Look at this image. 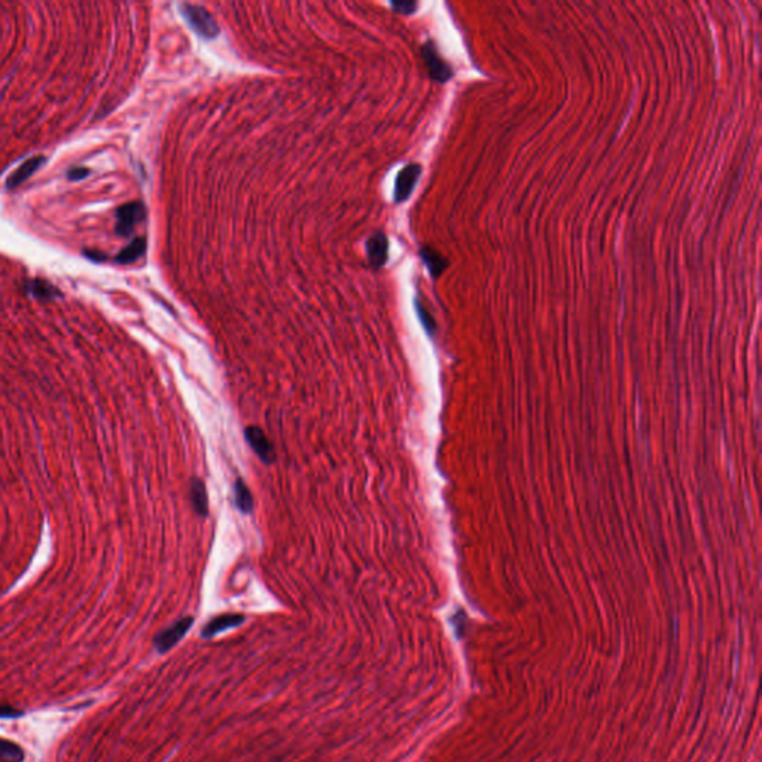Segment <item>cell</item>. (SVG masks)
Listing matches in <instances>:
<instances>
[{
    "label": "cell",
    "instance_id": "5b68a950",
    "mask_svg": "<svg viewBox=\"0 0 762 762\" xmlns=\"http://www.w3.org/2000/svg\"><path fill=\"white\" fill-rule=\"evenodd\" d=\"M420 175H422V165L420 164H408L401 170L395 182V203H404L410 199Z\"/></svg>",
    "mask_w": 762,
    "mask_h": 762
},
{
    "label": "cell",
    "instance_id": "5bb4252c",
    "mask_svg": "<svg viewBox=\"0 0 762 762\" xmlns=\"http://www.w3.org/2000/svg\"><path fill=\"white\" fill-rule=\"evenodd\" d=\"M23 749L14 742L0 739V762H23Z\"/></svg>",
    "mask_w": 762,
    "mask_h": 762
},
{
    "label": "cell",
    "instance_id": "7a4b0ae2",
    "mask_svg": "<svg viewBox=\"0 0 762 762\" xmlns=\"http://www.w3.org/2000/svg\"><path fill=\"white\" fill-rule=\"evenodd\" d=\"M144 215H146V208L140 201L124 204L116 212L115 232L121 237H128L135 231L137 223L144 219Z\"/></svg>",
    "mask_w": 762,
    "mask_h": 762
},
{
    "label": "cell",
    "instance_id": "2e32d148",
    "mask_svg": "<svg viewBox=\"0 0 762 762\" xmlns=\"http://www.w3.org/2000/svg\"><path fill=\"white\" fill-rule=\"evenodd\" d=\"M392 8L396 12H401V14L408 15L417 9V4L410 2V0H398V2H392Z\"/></svg>",
    "mask_w": 762,
    "mask_h": 762
},
{
    "label": "cell",
    "instance_id": "3957f363",
    "mask_svg": "<svg viewBox=\"0 0 762 762\" xmlns=\"http://www.w3.org/2000/svg\"><path fill=\"white\" fill-rule=\"evenodd\" d=\"M422 54H423V60L427 68V72L433 81L444 84L449 80H451L453 69L450 68V64L445 63L442 57L438 54L437 46L433 45V42L429 41L425 44Z\"/></svg>",
    "mask_w": 762,
    "mask_h": 762
},
{
    "label": "cell",
    "instance_id": "277c9868",
    "mask_svg": "<svg viewBox=\"0 0 762 762\" xmlns=\"http://www.w3.org/2000/svg\"><path fill=\"white\" fill-rule=\"evenodd\" d=\"M192 624H194L192 616H187V618H182L173 625H170L168 628L163 630V632L154 640L156 651H158L160 654H164L172 649L176 643H179L183 637H185V635L188 633V630L191 628Z\"/></svg>",
    "mask_w": 762,
    "mask_h": 762
},
{
    "label": "cell",
    "instance_id": "9c48e42d",
    "mask_svg": "<svg viewBox=\"0 0 762 762\" xmlns=\"http://www.w3.org/2000/svg\"><path fill=\"white\" fill-rule=\"evenodd\" d=\"M244 623V616L243 615H235V613H228V615H220V616H216L215 620L210 621L204 628H203V637L206 639H210L213 637L222 632H225V630H230V628H234V627H239Z\"/></svg>",
    "mask_w": 762,
    "mask_h": 762
},
{
    "label": "cell",
    "instance_id": "8fae6325",
    "mask_svg": "<svg viewBox=\"0 0 762 762\" xmlns=\"http://www.w3.org/2000/svg\"><path fill=\"white\" fill-rule=\"evenodd\" d=\"M191 501L194 505V509L200 517L208 516V501H207V492L206 485L201 480H192L191 485Z\"/></svg>",
    "mask_w": 762,
    "mask_h": 762
},
{
    "label": "cell",
    "instance_id": "4fadbf2b",
    "mask_svg": "<svg viewBox=\"0 0 762 762\" xmlns=\"http://www.w3.org/2000/svg\"><path fill=\"white\" fill-rule=\"evenodd\" d=\"M234 497H235V505H237V508L244 512V514H249V512H252L254 509V497L251 494V490L247 489V485L243 480H237L234 484Z\"/></svg>",
    "mask_w": 762,
    "mask_h": 762
},
{
    "label": "cell",
    "instance_id": "6da1fadb",
    "mask_svg": "<svg viewBox=\"0 0 762 762\" xmlns=\"http://www.w3.org/2000/svg\"><path fill=\"white\" fill-rule=\"evenodd\" d=\"M180 12L189 27L199 36L204 39H215L219 35V25L206 8L192 4H182Z\"/></svg>",
    "mask_w": 762,
    "mask_h": 762
},
{
    "label": "cell",
    "instance_id": "52a82bcc",
    "mask_svg": "<svg viewBox=\"0 0 762 762\" xmlns=\"http://www.w3.org/2000/svg\"><path fill=\"white\" fill-rule=\"evenodd\" d=\"M387 237L383 232L373 234L366 242V255L374 268H381L387 262Z\"/></svg>",
    "mask_w": 762,
    "mask_h": 762
},
{
    "label": "cell",
    "instance_id": "7c38bea8",
    "mask_svg": "<svg viewBox=\"0 0 762 762\" xmlns=\"http://www.w3.org/2000/svg\"><path fill=\"white\" fill-rule=\"evenodd\" d=\"M144 252H146V239L137 237L123 249V252L116 256V262L118 264H131L142 258Z\"/></svg>",
    "mask_w": 762,
    "mask_h": 762
},
{
    "label": "cell",
    "instance_id": "e0dca14e",
    "mask_svg": "<svg viewBox=\"0 0 762 762\" xmlns=\"http://www.w3.org/2000/svg\"><path fill=\"white\" fill-rule=\"evenodd\" d=\"M416 307H417V313H418L420 319H422L425 327H426V330H427L429 332H432V331H433V320H432V318L429 316L427 311L425 310V307H422V304H420L418 301L416 302Z\"/></svg>",
    "mask_w": 762,
    "mask_h": 762
},
{
    "label": "cell",
    "instance_id": "9a60e30c",
    "mask_svg": "<svg viewBox=\"0 0 762 762\" xmlns=\"http://www.w3.org/2000/svg\"><path fill=\"white\" fill-rule=\"evenodd\" d=\"M25 286H27L29 294H32L37 299H52L58 296L57 289L44 280H32Z\"/></svg>",
    "mask_w": 762,
    "mask_h": 762
},
{
    "label": "cell",
    "instance_id": "30bf717a",
    "mask_svg": "<svg viewBox=\"0 0 762 762\" xmlns=\"http://www.w3.org/2000/svg\"><path fill=\"white\" fill-rule=\"evenodd\" d=\"M420 256L425 261V264L430 273L433 279H438L439 275L449 267V261H446L441 254L433 251L430 247H422L420 251Z\"/></svg>",
    "mask_w": 762,
    "mask_h": 762
},
{
    "label": "cell",
    "instance_id": "ac0fdd59",
    "mask_svg": "<svg viewBox=\"0 0 762 762\" xmlns=\"http://www.w3.org/2000/svg\"><path fill=\"white\" fill-rule=\"evenodd\" d=\"M88 175H89V170H87L84 167H75L68 173V177L70 180H81V179L87 177Z\"/></svg>",
    "mask_w": 762,
    "mask_h": 762
},
{
    "label": "cell",
    "instance_id": "8992f818",
    "mask_svg": "<svg viewBox=\"0 0 762 762\" xmlns=\"http://www.w3.org/2000/svg\"><path fill=\"white\" fill-rule=\"evenodd\" d=\"M244 437L252 446V450L256 453V456L261 458L266 465H270L274 462L275 451L274 446L267 438V435L256 426H249L244 429Z\"/></svg>",
    "mask_w": 762,
    "mask_h": 762
},
{
    "label": "cell",
    "instance_id": "d6986e66",
    "mask_svg": "<svg viewBox=\"0 0 762 762\" xmlns=\"http://www.w3.org/2000/svg\"><path fill=\"white\" fill-rule=\"evenodd\" d=\"M21 713L11 706H0V718H18Z\"/></svg>",
    "mask_w": 762,
    "mask_h": 762
},
{
    "label": "cell",
    "instance_id": "ba28073f",
    "mask_svg": "<svg viewBox=\"0 0 762 762\" xmlns=\"http://www.w3.org/2000/svg\"><path fill=\"white\" fill-rule=\"evenodd\" d=\"M46 158L42 155H37V156H33V158L27 160L25 163H23L14 173H12L6 182V188L8 189H14L17 187H20L23 182L27 180L33 173H36L39 168H41L44 164H45Z\"/></svg>",
    "mask_w": 762,
    "mask_h": 762
}]
</instances>
